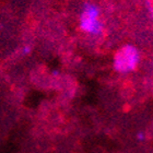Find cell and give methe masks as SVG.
<instances>
[{
  "label": "cell",
  "instance_id": "1",
  "mask_svg": "<svg viewBox=\"0 0 153 153\" xmlns=\"http://www.w3.org/2000/svg\"><path fill=\"white\" fill-rule=\"evenodd\" d=\"M79 27L84 34L97 38L104 33V23L101 19V9L96 3L86 1L83 3L79 16Z\"/></svg>",
  "mask_w": 153,
  "mask_h": 153
},
{
  "label": "cell",
  "instance_id": "2",
  "mask_svg": "<svg viewBox=\"0 0 153 153\" xmlns=\"http://www.w3.org/2000/svg\"><path fill=\"white\" fill-rule=\"evenodd\" d=\"M140 60L141 55L139 49L134 45L126 44L116 51L113 59V67L118 74H128L137 69Z\"/></svg>",
  "mask_w": 153,
  "mask_h": 153
},
{
  "label": "cell",
  "instance_id": "3",
  "mask_svg": "<svg viewBox=\"0 0 153 153\" xmlns=\"http://www.w3.org/2000/svg\"><path fill=\"white\" fill-rule=\"evenodd\" d=\"M146 138H147V136H146V134H144L143 131H139V132L136 134V139H137L139 142H143V141L146 140Z\"/></svg>",
  "mask_w": 153,
  "mask_h": 153
},
{
  "label": "cell",
  "instance_id": "4",
  "mask_svg": "<svg viewBox=\"0 0 153 153\" xmlns=\"http://www.w3.org/2000/svg\"><path fill=\"white\" fill-rule=\"evenodd\" d=\"M31 46L30 45H25V46H23V48H22V54L23 55H29L30 53H31Z\"/></svg>",
  "mask_w": 153,
  "mask_h": 153
},
{
  "label": "cell",
  "instance_id": "5",
  "mask_svg": "<svg viewBox=\"0 0 153 153\" xmlns=\"http://www.w3.org/2000/svg\"><path fill=\"white\" fill-rule=\"evenodd\" d=\"M146 7H147V9H148V11H149V13H150V16H152V0H147Z\"/></svg>",
  "mask_w": 153,
  "mask_h": 153
},
{
  "label": "cell",
  "instance_id": "6",
  "mask_svg": "<svg viewBox=\"0 0 153 153\" xmlns=\"http://www.w3.org/2000/svg\"><path fill=\"white\" fill-rule=\"evenodd\" d=\"M53 74H54V76H58V74H59V71L54 70V71H53Z\"/></svg>",
  "mask_w": 153,
  "mask_h": 153
}]
</instances>
